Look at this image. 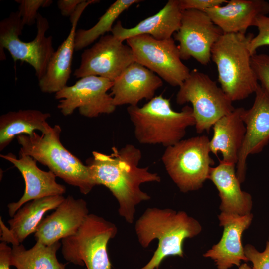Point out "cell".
I'll use <instances>...</instances> for the list:
<instances>
[{
	"instance_id": "obj_1",
	"label": "cell",
	"mask_w": 269,
	"mask_h": 269,
	"mask_svg": "<svg viewBox=\"0 0 269 269\" xmlns=\"http://www.w3.org/2000/svg\"><path fill=\"white\" fill-rule=\"evenodd\" d=\"M110 154L93 151L86 165L95 185L109 189L119 204V215L132 224L136 206L151 198L141 189V184L159 182L161 178L149 171L148 167L139 166L142 153L134 145L128 144L120 149L114 146Z\"/></svg>"
},
{
	"instance_id": "obj_2",
	"label": "cell",
	"mask_w": 269,
	"mask_h": 269,
	"mask_svg": "<svg viewBox=\"0 0 269 269\" xmlns=\"http://www.w3.org/2000/svg\"><path fill=\"white\" fill-rule=\"evenodd\" d=\"M201 230L199 222L184 211L147 208L135 222V233L142 247H148L154 239L158 240V246L150 260L138 269H158L168 256L183 257L184 240L198 235Z\"/></svg>"
},
{
	"instance_id": "obj_3",
	"label": "cell",
	"mask_w": 269,
	"mask_h": 269,
	"mask_svg": "<svg viewBox=\"0 0 269 269\" xmlns=\"http://www.w3.org/2000/svg\"><path fill=\"white\" fill-rule=\"evenodd\" d=\"M127 110L135 137L141 144L172 146L183 139L188 127L195 125L191 107L186 105L181 111H175L170 99L162 94L141 107L129 106Z\"/></svg>"
},
{
	"instance_id": "obj_4",
	"label": "cell",
	"mask_w": 269,
	"mask_h": 269,
	"mask_svg": "<svg viewBox=\"0 0 269 269\" xmlns=\"http://www.w3.org/2000/svg\"><path fill=\"white\" fill-rule=\"evenodd\" d=\"M253 37L252 34L223 33L211 50L220 87L232 102L248 98L259 86L248 48Z\"/></svg>"
},
{
	"instance_id": "obj_5",
	"label": "cell",
	"mask_w": 269,
	"mask_h": 269,
	"mask_svg": "<svg viewBox=\"0 0 269 269\" xmlns=\"http://www.w3.org/2000/svg\"><path fill=\"white\" fill-rule=\"evenodd\" d=\"M61 132L60 126L55 125L41 135L36 132L31 135H20L16 137L20 145V152L47 166L56 177L87 195L96 185L87 165L61 142Z\"/></svg>"
},
{
	"instance_id": "obj_6",
	"label": "cell",
	"mask_w": 269,
	"mask_h": 269,
	"mask_svg": "<svg viewBox=\"0 0 269 269\" xmlns=\"http://www.w3.org/2000/svg\"><path fill=\"white\" fill-rule=\"evenodd\" d=\"M210 139L203 135L182 139L166 148L161 158L174 183L184 193L201 188L208 179L214 161Z\"/></svg>"
},
{
	"instance_id": "obj_7",
	"label": "cell",
	"mask_w": 269,
	"mask_h": 269,
	"mask_svg": "<svg viewBox=\"0 0 269 269\" xmlns=\"http://www.w3.org/2000/svg\"><path fill=\"white\" fill-rule=\"evenodd\" d=\"M115 224L94 214H89L71 236L61 240L64 259L87 269H111L107 245L117 233Z\"/></svg>"
},
{
	"instance_id": "obj_8",
	"label": "cell",
	"mask_w": 269,
	"mask_h": 269,
	"mask_svg": "<svg viewBox=\"0 0 269 269\" xmlns=\"http://www.w3.org/2000/svg\"><path fill=\"white\" fill-rule=\"evenodd\" d=\"M36 24L35 38L26 42L19 38L24 25L18 10L2 19L0 22V60L5 59L3 50L7 49L15 62L20 60L32 66L39 80L46 72L55 50L52 45V37L45 36L49 28L47 19L39 13Z\"/></svg>"
},
{
	"instance_id": "obj_9",
	"label": "cell",
	"mask_w": 269,
	"mask_h": 269,
	"mask_svg": "<svg viewBox=\"0 0 269 269\" xmlns=\"http://www.w3.org/2000/svg\"><path fill=\"white\" fill-rule=\"evenodd\" d=\"M176 102L179 105L191 104L195 127L199 134L209 132L217 121L235 108L216 82L196 69L190 71L179 87Z\"/></svg>"
},
{
	"instance_id": "obj_10",
	"label": "cell",
	"mask_w": 269,
	"mask_h": 269,
	"mask_svg": "<svg viewBox=\"0 0 269 269\" xmlns=\"http://www.w3.org/2000/svg\"><path fill=\"white\" fill-rule=\"evenodd\" d=\"M132 50L135 62L156 73L172 86L179 87L190 71L182 62L179 50L172 37L157 40L143 34L126 40Z\"/></svg>"
},
{
	"instance_id": "obj_11",
	"label": "cell",
	"mask_w": 269,
	"mask_h": 269,
	"mask_svg": "<svg viewBox=\"0 0 269 269\" xmlns=\"http://www.w3.org/2000/svg\"><path fill=\"white\" fill-rule=\"evenodd\" d=\"M113 84V81L97 76L80 78L73 85L66 86L55 93V98L60 100L57 108L65 116L77 108L81 115L89 118L111 114L116 106L107 92Z\"/></svg>"
},
{
	"instance_id": "obj_12",
	"label": "cell",
	"mask_w": 269,
	"mask_h": 269,
	"mask_svg": "<svg viewBox=\"0 0 269 269\" xmlns=\"http://www.w3.org/2000/svg\"><path fill=\"white\" fill-rule=\"evenodd\" d=\"M134 62V54L129 46L112 34H106L82 52L80 64L73 76L79 79L97 76L113 82Z\"/></svg>"
},
{
	"instance_id": "obj_13",
	"label": "cell",
	"mask_w": 269,
	"mask_h": 269,
	"mask_svg": "<svg viewBox=\"0 0 269 269\" xmlns=\"http://www.w3.org/2000/svg\"><path fill=\"white\" fill-rule=\"evenodd\" d=\"M223 34L205 12L194 9L182 11L180 26L174 35L182 60L193 58L203 65L211 58L213 45Z\"/></svg>"
},
{
	"instance_id": "obj_14",
	"label": "cell",
	"mask_w": 269,
	"mask_h": 269,
	"mask_svg": "<svg viewBox=\"0 0 269 269\" xmlns=\"http://www.w3.org/2000/svg\"><path fill=\"white\" fill-rule=\"evenodd\" d=\"M252 107L245 109L242 118L246 127L244 141L236 164V175L244 182L249 155L261 152L269 142V97L260 84Z\"/></svg>"
},
{
	"instance_id": "obj_15",
	"label": "cell",
	"mask_w": 269,
	"mask_h": 269,
	"mask_svg": "<svg viewBox=\"0 0 269 269\" xmlns=\"http://www.w3.org/2000/svg\"><path fill=\"white\" fill-rule=\"evenodd\" d=\"M0 156L18 169L25 182L22 197L17 202L7 205L11 217L29 201L48 196L63 195L66 192L65 186L56 182V176L50 170L45 171L40 169L37 165V161L32 157L21 152L18 158L12 153L0 154Z\"/></svg>"
},
{
	"instance_id": "obj_16",
	"label": "cell",
	"mask_w": 269,
	"mask_h": 269,
	"mask_svg": "<svg viewBox=\"0 0 269 269\" xmlns=\"http://www.w3.org/2000/svg\"><path fill=\"white\" fill-rule=\"evenodd\" d=\"M89 214L85 200L68 195L54 211L42 219L34 233L36 241L50 245L71 236Z\"/></svg>"
},
{
	"instance_id": "obj_17",
	"label": "cell",
	"mask_w": 269,
	"mask_h": 269,
	"mask_svg": "<svg viewBox=\"0 0 269 269\" xmlns=\"http://www.w3.org/2000/svg\"><path fill=\"white\" fill-rule=\"evenodd\" d=\"M218 218L220 225L224 228L222 236L203 256L213 260L218 269H229L234 265L239 266L242 261H248L241 237L250 225L253 215L249 213L241 216L221 212Z\"/></svg>"
},
{
	"instance_id": "obj_18",
	"label": "cell",
	"mask_w": 269,
	"mask_h": 269,
	"mask_svg": "<svg viewBox=\"0 0 269 269\" xmlns=\"http://www.w3.org/2000/svg\"><path fill=\"white\" fill-rule=\"evenodd\" d=\"M163 85L162 79L153 72L134 62L113 81L111 89L114 105L137 106L142 99L150 100Z\"/></svg>"
},
{
	"instance_id": "obj_19",
	"label": "cell",
	"mask_w": 269,
	"mask_h": 269,
	"mask_svg": "<svg viewBox=\"0 0 269 269\" xmlns=\"http://www.w3.org/2000/svg\"><path fill=\"white\" fill-rule=\"evenodd\" d=\"M99 1L97 0H85L70 17L71 24L70 31L67 38L53 53L46 72L38 80L39 86L42 92L56 93L67 86L72 71L71 64L78 21L88 6Z\"/></svg>"
},
{
	"instance_id": "obj_20",
	"label": "cell",
	"mask_w": 269,
	"mask_h": 269,
	"mask_svg": "<svg viewBox=\"0 0 269 269\" xmlns=\"http://www.w3.org/2000/svg\"><path fill=\"white\" fill-rule=\"evenodd\" d=\"M205 12L223 33L246 34L249 27L255 26L259 16L269 13V3L264 0H230Z\"/></svg>"
},
{
	"instance_id": "obj_21",
	"label": "cell",
	"mask_w": 269,
	"mask_h": 269,
	"mask_svg": "<svg viewBox=\"0 0 269 269\" xmlns=\"http://www.w3.org/2000/svg\"><path fill=\"white\" fill-rule=\"evenodd\" d=\"M65 198L63 195H55L27 202L8 221L9 228L5 227L0 217V240L12 245L22 244L28 236L35 232L45 214L55 210Z\"/></svg>"
},
{
	"instance_id": "obj_22",
	"label": "cell",
	"mask_w": 269,
	"mask_h": 269,
	"mask_svg": "<svg viewBox=\"0 0 269 269\" xmlns=\"http://www.w3.org/2000/svg\"><path fill=\"white\" fill-rule=\"evenodd\" d=\"M182 13L178 0H169L158 12L141 21L134 27L125 28L120 20L118 21L111 33L122 42L143 34L150 35L157 40L169 39L180 28Z\"/></svg>"
},
{
	"instance_id": "obj_23",
	"label": "cell",
	"mask_w": 269,
	"mask_h": 269,
	"mask_svg": "<svg viewBox=\"0 0 269 269\" xmlns=\"http://www.w3.org/2000/svg\"><path fill=\"white\" fill-rule=\"evenodd\" d=\"M245 109L235 108L219 119L213 126V134L210 140L211 152L220 153L221 161L236 165L246 134L242 115Z\"/></svg>"
},
{
	"instance_id": "obj_24",
	"label": "cell",
	"mask_w": 269,
	"mask_h": 269,
	"mask_svg": "<svg viewBox=\"0 0 269 269\" xmlns=\"http://www.w3.org/2000/svg\"><path fill=\"white\" fill-rule=\"evenodd\" d=\"M236 166L220 160L217 166L211 168L208 179L218 191L222 212L243 216L251 213L252 200L251 195L241 188Z\"/></svg>"
},
{
	"instance_id": "obj_25",
	"label": "cell",
	"mask_w": 269,
	"mask_h": 269,
	"mask_svg": "<svg viewBox=\"0 0 269 269\" xmlns=\"http://www.w3.org/2000/svg\"><path fill=\"white\" fill-rule=\"evenodd\" d=\"M49 113L35 109L10 111L0 117V151H2L20 135H31L36 130L47 132L50 127Z\"/></svg>"
},
{
	"instance_id": "obj_26",
	"label": "cell",
	"mask_w": 269,
	"mask_h": 269,
	"mask_svg": "<svg viewBox=\"0 0 269 269\" xmlns=\"http://www.w3.org/2000/svg\"><path fill=\"white\" fill-rule=\"evenodd\" d=\"M61 245L59 241L50 245L36 242L26 249L22 244L12 245L10 265L17 269H66L67 264L59 262L56 256Z\"/></svg>"
},
{
	"instance_id": "obj_27",
	"label": "cell",
	"mask_w": 269,
	"mask_h": 269,
	"mask_svg": "<svg viewBox=\"0 0 269 269\" xmlns=\"http://www.w3.org/2000/svg\"><path fill=\"white\" fill-rule=\"evenodd\" d=\"M139 0H117L113 3L99 18L98 22L88 29L77 30L75 38V50L79 51L87 47L99 37L111 32L113 24L120 15Z\"/></svg>"
},
{
	"instance_id": "obj_28",
	"label": "cell",
	"mask_w": 269,
	"mask_h": 269,
	"mask_svg": "<svg viewBox=\"0 0 269 269\" xmlns=\"http://www.w3.org/2000/svg\"><path fill=\"white\" fill-rule=\"evenodd\" d=\"M19 4L18 11L22 22L25 26H31L36 24L41 7L49 6L53 1L51 0H15Z\"/></svg>"
},
{
	"instance_id": "obj_29",
	"label": "cell",
	"mask_w": 269,
	"mask_h": 269,
	"mask_svg": "<svg viewBox=\"0 0 269 269\" xmlns=\"http://www.w3.org/2000/svg\"><path fill=\"white\" fill-rule=\"evenodd\" d=\"M251 63L261 87L269 97V55L255 53L251 56Z\"/></svg>"
},
{
	"instance_id": "obj_30",
	"label": "cell",
	"mask_w": 269,
	"mask_h": 269,
	"mask_svg": "<svg viewBox=\"0 0 269 269\" xmlns=\"http://www.w3.org/2000/svg\"><path fill=\"white\" fill-rule=\"evenodd\" d=\"M255 26L258 28V32L251 39L248 46L251 55L256 53L258 48L269 46V16H259Z\"/></svg>"
},
{
	"instance_id": "obj_31",
	"label": "cell",
	"mask_w": 269,
	"mask_h": 269,
	"mask_svg": "<svg viewBox=\"0 0 269 269\" xmlns=\"http://www.w3.org/2000/svg\"><path fill=\"white\" fill-rule=\"evenodd\" d=\"M248 261L253 264V269H269V237L264 251L259 252L253 246L248 244L244 248Z\"/></svg>"
},
{
	"instance_id": "obj_32",
	"label": "cell",
	"mask_w": 269,
	"mask_h": 269,
	"mask_svg": "<svg viewBox=\"0 0 269 269\" xmlns=\"http://www.w3.org/2000/svg\"><path fill=\"white\" fill-rule=\"evenodd\" d=\"M181 9H194L205 12L207 10L226 3V0H178Z\"/></svg>"
},
{
	"instance_id": "obj_33",
	"label": "cell",
	"mask_w": 269,
	"mask_h": 269,
	"mask_svg": "<svg viewBox=\"0 0 269 269\" xmlns=\"http://www.w3.org/2000/svg\"><path fill=\"white\" fill-rule=\"evenodd\" d=\"M85 0H59L57 6L64 16H69L75 11L78 6Z\"/></svg>"
},
{
	"instance_id": "obj_34",
	"label": "cell",
	"mask_w": 269,
	"mask_h": 269,
	"mask_svg": "<svg viewBox=\"0 0 269 269\" xmlns=\"http://www.w3.org/2000/svg\"><path fill=\"white\" fill-rule=\"evenodd\" d=\"M12 248L7 243L1 242L0 243V269H10V255Z\"/></svg>"
},
{
	"instance_id": "obj_35",
	"label": "cell",
	"mask_w": 269,
	"mask_h": 269,
	"mask_svg": "<svg viewBox=\"0 0 269 269\" xmlns=\"http://www.w3.org/2000/svg\"><path fill=\"white\" fill-rule=\"evenodd\" d=\"M238 269H253V268H251L246 263H243L239 266Z\"/></svg>"
}]
</instances>
